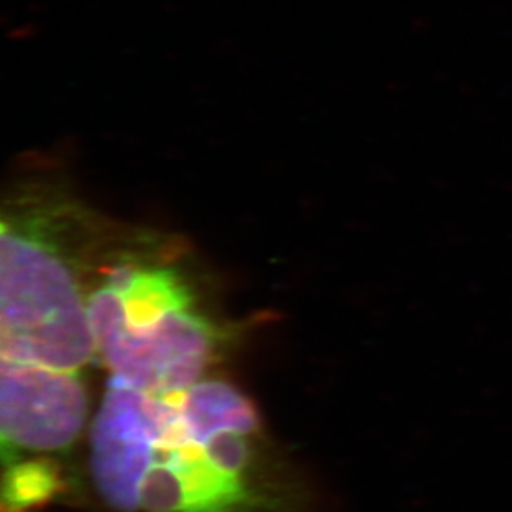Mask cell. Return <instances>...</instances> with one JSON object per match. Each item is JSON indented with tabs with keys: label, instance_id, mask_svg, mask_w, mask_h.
Here are the masks:
<instances>
[{
	"label": "cell",
	"instance_id": "cell-1",
	"mask_svg": "<svg viewBox=\"0 0 512 512\" xmlns=\"http://www.w3.org/2000/svg\"><path fill=\"white\" fill-rule=\"evenodd\" d=\"M261 420L232 383L153 395L108 377L90 428V471L110 512H257Z\"/></svg>",
	"mask_w": 512,
	"mask_h": 512
},
{
	"label": "cell",
	"instance_id": "cell-5",
	"mask_svg": "<svg viewBox=\"0 0 512 512\" xmlns=\"http://www.w3.org/2000/svg\"><path fill=\"white\" fill-rule=\"evenodd\" d=\"M4 512H30L54 499L60 481L52 459H20L5 466Z\"/></svg>",
	"mask_w": 512,
	"mask_h": 512
},
{
	"label": "cell",
	"instance_id": "cell-2",
	"mask_svg": "<svg viewBox=\"0 0 512 512\" xmlns=\"http://www.w3.org/2000/svg\"><path fill=\"white\" fill-rule=\"evenodd\" d=\"M153 249L130 247L100 267L87 310L110 377L168 395L208 377L218 334L183 272Z\"/></svg>",
	"mask_w": 512,
	"mask_h": 512
},
{
	"label": "cell",
	"instance_id": "cell-3",
	"mask_svg": "<svg viewBox=\"0 0 512 512\" xmlns=\"http://www.w3.org/2000/svg\"><path fill=\"white\" fill-rule=\"evenodd\" d=\"M70 204L12 201L0 244V362L78 375L97 362L80 269L62 241Z\"/></svg>",
	"mask_w": 512,
	"mask_h": 512
},
{
	"label": "cell",
	"instance_id": "cell-4",
	"mask_svg": "<svg viewBox=\"0 0 512 512\" xmlns=\"http://www.w3.org/2000/svg\"><path fill=\"white\" fill-rule=\"evenodd\" d=\"M88 410L82 377L0 362L4 464L72 448L87 423Z\"/></svg>",
	"mask_w": 512,
	"mask_h": 512
}]
</instances>
